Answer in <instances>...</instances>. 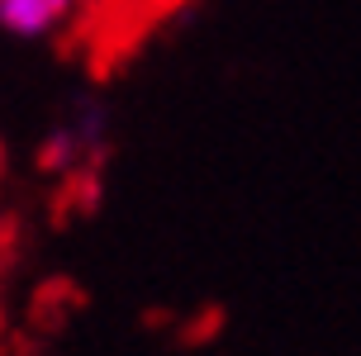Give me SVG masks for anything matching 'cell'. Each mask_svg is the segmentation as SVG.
I'll return each instance as SVG.
<instances>
[{
    "label": "cell",
    "mask_w": 361,
    "mask_h": 356,
    "mask_svg": "<svg viewBox=\"0 0 361 356\" xmlns=\"http://www.w3.org/2000/svg\"><path fill=\"white\" fill-rule=\"evenodd\" d=\"M76 10V0H0V29L19 38H38L57 29Z\"/></svg>",
    "instance_id": "cell-1"
},
{
    "label": "cell",
    "mask_w": 361,
    "mask_h": 356,
    "mask_svg": "<svg viewBox=\"0 0 361 356\" xmlns=\"http://www.w3.org/2000/svg\"><path fill=\"white\" fill-rule=\"evenodd\" d=\"M10 243H15V228H10V223H0V266L10 262Z\"/></svg>",
    "instance_id": "cell-2"
}]
</instances>
